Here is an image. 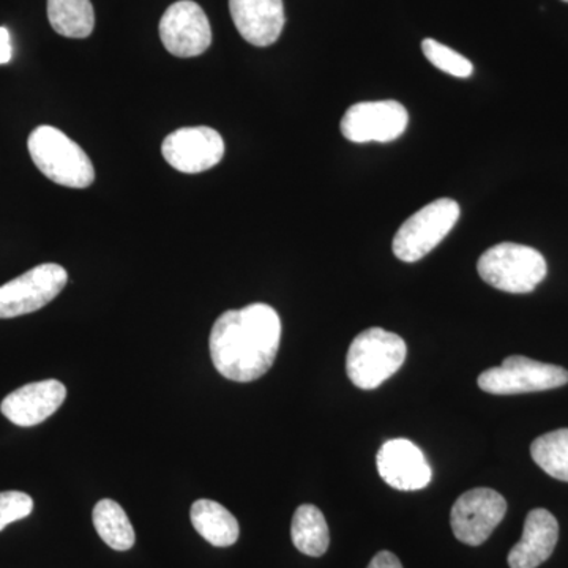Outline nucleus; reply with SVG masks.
<instances>
[{
	"label": "nucleus",
	"instance_id": "f257e3e1",
	"mask_svg": "<svg viewBox=\"0 0 568 568\" xmlns=\"http://www.w3.org/2000/svg\"><path fill=\"white\" fill-rule=\"evenodd\" d=\"M282 339V321L271 305L253 304L230 310L213 324V366L234 383H253L274 365Z\"/></svg>",
	"mask_w": 568,
	"mask_h": 568
},
{
	"label": "nucleus",
	"instance_id": "f03ea898",
	"mask_svg": "<svg viewBox=\"0 0 568 568\" xmlns=\"http://www.w3.org/2000/svg\"><path fill=\"white\" fill-rule=\"evenodd\" d=\"M406 355L407 346L402 336L381 327L366 328L355 336L347 351V377L355 387L373 390L402 368Z\"/></svg>",
	"mask_w": 568,
	"mask_h": 568
},
{
	"label": "nucleus",
	"instance_id": "7ed1b4c3",
	"mask_svg": "<svg viewBox=\"0 0 568 568\" xmlns=\"http://www.w3.org/2000/svg\"><path fill=\"white\" fill-rule=\"evenodd\" d=\"M28 148L36 166L58 185L88 189L95 181L88 153L54 126L41 125L33 130Z\"/></svg>",
	"mask_w": 568,
	"mask_h": 568
},
{
	"label": "nucleus",
	"instance_id": "20e7f679",
	"mask_svg": "<svg viewBox=\"0 0 568 568\" xmlns=\"http://www.w3.org/2000/svg\"><path fill=\"white\" fill-rule=\"evenodd\" d=\"M477 272L485 283L496 290L510 294H528L544 282L548 265L544 254L536 248L504 242L481 254Z\"/></svg>",
	"mask_w": 568,
	"mask_h": 568
},
{
	"label": "nucleus",
	"instance_id": "39448f33",
	"mask_svg": "<svg viewBox=\"0 0 568 568\" xmlns=\"http://www.w3.org/2000/svg\"><path fill=\"white\" fill-rule=\"evenodd\" d=\"M457 201L440 197L414 213L395 234V256L403 263H417L432 253L448 233L454 230L459 219Z\"/></svg>",
	"mask_w": 568,
	"mask_h": 568
},
{
	"label": "nucleus",
	"instance_id": "423d86ee",
	"mask_svg": "<svg viewBox=\"0 0 568 568\" xmlns=\"http://www.w3.org/2000/svg\"><path fill=\"white\" fill-rule=\"evenodd\" d=\"M478 387L491 395H519L567 386L568 372L562 366L544 364L523 355H510L503 365L481 373Z\"/></svg>",
	"mask_w": 568,
	"mask_h": 568
},
{
	"label": "nucleus",
	"instance_id": "0eeeda50",
	"mask_svg": "<svg viewBox=\"0 0 568 568\" xmlns=\"http://www.w3.org/2000/svg\"><path fill=\"white\" fill-rule=\"evenodd\" d=\"M69 282L59 264H40L0 286V320L29 315L54 301Z\"/></svg>",
	"mask_w": 568,
	"mask_h": 568
},
{
	"label": "nucleus",
	"instance_id": "6e6552de",
	"mask_svg": "<svg viewBox=\"0 0 568 568\" xmlns=\"http://www.w3.org/2000/svg\"><path fill=\"white\" fill-rule=\"evenodd\" d=\"M506 514V499L495 489H469L452 507V530L462 544L478 547L488 540Z\"/></svg>",
	"mask_w": 568,
	"mask_h": 568
},
{
	"label": "nucleus",
	"instance_id": "1a4fd4ad",
	"mask_svg": "<svg viewBox=\"0 0 568 568\" xmlns=\"http://www.w3.org/2000/svg\"><path fill=\"white\" fill-rule=\"evenodd\" d=\"M160 39L175 58H196L211 47V22L196 2L179 0L164 11Z\"/></svg>",
	"mask_w": 568,
	"mask_h": 568
},
{
	"label": "nucleus",
	"instance_id": "9d476101",
	"mask_svg": "<svg viewBox=\"0 0 568 568\" xmlns=\"http://www.w3.org/2000/svg\"><path fill=\"white\" fill-rule=\"evenodd\" d=\"M407 122L409 114L402 103L384 100L354 104L346 111L339 129L347 141L357 144L390 142L406 132Z\"/></svg>",
	"mask_w": 568,
	"mask_h": 568
},
{
	"label": "nucleus",
	"instance_id": "9b49d317",
	"mask_svg": "<svg viewBox=\"0 0 568 568\" xmlns=\"http://www.w3.org/2000/svg\"><path fill=\"white\" fill-rule=\"evenodd\" d=\"M164 160L183 174H200L222 162L224 141L211 126L175 130L162 144Z\"/></svg>",
	"mask_w": 568,
	"mask_h": 568
},
{
	"label": "nucleus",
	"instance_id": "f8f14e48",
	"mask_svg": "<svg viewBox=\"0 0 568 568\" xmlns=\"http://www.w3.org/2000/svg\"><path fill=\"white\" fill-rule=\"evenodd\" d=\"M376 463L383 480L399 491H418L432 481L433 470L424 452L410 440H387L377 452Z\"/></svg>",
	"mask_w": 568,
	"mask_h": 568
},
{
	"label": "nucleus",
	"instance_id": "ddd939ff",
	"mask_svg": "<svg viewBox=\"0 0 568 568\" xmlns=\"http://www.w3.org/2000/svg\"><path fill=\"white\" fill-rule=\"evenodd\" d=\"M67 388L55 379L40 381L11 392L2 405L3 416L18 426H36L50 418L63 405Z\"/></svg>",
	"mask_w": 568,
	"mask_h": 568
},
{
	"label": "nucleus",
	"instance_id": "4468645a",
	"mask_svg": "<svg viewBox=\"0 0 568 568\" xmlns=\"http://www.w3.org/2000/svg\"><path fill=\"white\" fill-rule=\"evenodd\" d=\"M230 11L239 33L257 48L274 44L286 22L283 0H230Z\"/></svg>",
	"mask_w": 568,
	"mask_h": 568
},
{
	"label": "nucleus",
	"instance_id": "2eb2a0df",
	"mask_svg": "<svg viewBox=\"0 0 568 568\" xmlns=\"http://www.w3.org/2000/svg\"><path fill=\"white\" fill-rule=\"evenodd\" d=\"M559 540V523L551 511H529L521 540L508 552L510 568H537L547 562Z\"/></svg>",
	"mask_w": 568,
	"mask_h": 568
},
{
	"label": "nucleus",
	"instance_id": "dca6fc26",
	"mask_svg": "<svg viewBox=\"0 0 568 568\" xmlns=\"http://www.w3.org/2000/svg\"><path fill=\"white\" fill-rule=\"evenodd\" d=\"M190 515H192L193 528L213 547H233L241 536L237 519L215 500H196Z\"/></svg>",
	"mask_w": 568,
	"mask_h": 568
},
{
	"label": "nucleus",
	"instance_id": "f3484780",
	"mask_svg": "<svg viewBox=\"0 0 568 568\" xmlns=\"http://www.w3.org/2000/svg\"><path fill=\"white\" fill-rule=\"evenodd\" d=\"M291 537L294 547L310 558H321L331 545L327 521L323 511L312 504H304L295 510Z\"/></svg>",
	"mask_w": 568,
	"mask_h": 568
},
{
	"label": "nucleus",
	"instance_id": "a211bd4d",
	"mask_svg": "<svg viewBox=\"0 0 568 568\" xmlns=\"http://www.w3.org/2000/svg\"><path fill=\"white\" fill-rule=\"evenodd\" d=\"M48 20L59 36L88 39L95 28L91 0H48Z\"/></svg>",
	"mask_w": 568,
	"mask_h": 568
},
{
	"label": "nucleus",
	"instance_id": "6ab92c4d",
	"mask_svg": "<svg viewBox=\"0 0 568 568\" xmlns=\"http://www.w3.org/2000/svg\"><path fill=\"white\" fill-rule=\"evenodd\" d=\"M93 526L97 534L115 551H129L133 548L134 529L123 508L115 500L103 499L93 507Z\"/></svg>",
	"mask_w": 568,
	"mask_h": 568
},
{
	"label": "nucleus",
	"instance_id": "aec40b11",
	"mask_svg": "<svg viewBox=\"0 0 568 568\" xmlns=\"http://www.w3.org/2000/svg\"><path fill=\"white\" fill-rule=\"evenodd\" d=\"M530 455L548 476L568 481V428L537 437L530 446Z\"/></svg>",
	"mask_w": 568,
	"mask_h": 568
},
{
	"label": "nucleus",
	"instance_id": "412c9836",
	"mask_svg": "<svg viewBox=\"0 0 568 568\" xmlns=\"http://www.w3.org/2000/svg\"><path fill=\"white\" fill-rule=\"evenodd\" d=\"M422 51L436 69L446 71L455 78H469L473 74L474 65L465 55L450 50L446 44L433 39L422 41Z\"/></svg>",
	"mask_w": 568,
	"mask_h": 568
},
{
	"label": "nucleus",
	"instance_id": "4be33fe9",
	"mask_svg": "<svg viewBox=\"0 0 568 568\" xmlns=\"http://www.w3.org/2000/svg\"><path fill=\"white\" fill-rule=\"evenodd\" d=\"M33 510L32 497L22 491L0 493V532L11 525L28 518Z\"/></svg>",
	"mask_w": 568,
	"mask_h": 568
},
{
	"label": "nucleus",
	"instance_id": "5701e85b",
	"mask_svg": "<svg viewBox=\"0 0 568 568\" xmlns=\"http://www.w3.org/2000/svg\"><path fill=\"white\" fill-rule=\"evenodd\" d=\"M366 568H403V566L394 552L381 551L377 552L375 558L372 559V562H369V566Z\"/></svg>",
	"mask_w": 568,
	"mask_h": 568
},
{
	"label": "nucleus",
	"instance_id": "b1692460",
	"mask_svg": "<svg viewBox=\"0 0 568 568\" xmlns=\"http://www.w3.org/2000/svg\"><path fill=\"white\" fill-rule=\"evenodd\" d=\"M13 48H11L9 29L0 28V65H6L11 61Z\"/></svg>",
	"mask_w": 568,
	"mask_h": 568
},
{
	"label": "nucleus",
	"instance_id": "393cba45",
	"mask_svg": "<svg viewBox=\"0 0 568 568\" xmlns=\"http://www.w3.org/2000/svg\"><path fill=\"white\" fill-rule=\"evenodd\" d=\"M562 2H567L568 3V0H562Z\"/></svg>",
	"mask_w": 568,
	"mask_h": 568
}]
</instances>
